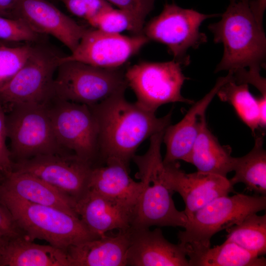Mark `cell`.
<instances>
[{"instance_id": "e575fe53", "label": "cell", "mask_w": 266, "mask_h": 266, "mask_svg": "<svg viewBox=\"0 0 266 266\" xmlns=\"http://www.w3.org/2000/svg\"><path fill=\"white\" fill-rule=\"evenodd\" d=\"M0 234L7 239L25 236L9 210L0 203Z\"/></svg>"}, {"instance_id": "4dcf8cb0", "label": "cell", "mask_w": 266, "mask_h": 266, "mask_svg": "<svg viewBox=\"0 0 266 266\" xmlns=\"http://www.w3.org/2000/svg\"><path fill=\"white\" fill-rule=\"evenodd\" d=\"M61 2L70 13L87 21L90 25L101 14L113 7L105 0H62Z\"/></svg>"}, {"instance_id": "8992f818", "label": "cell", "mask_w": 266, "mask_h": 266, "mask_svg": "<svg viewBox=\"0 0 266 266\" xmlns=\"http://www.w3.org/2000/svg\"><path fill=\"white\" fill-rule=\"evenodd\" d=\"M66 55L47 41L33 43L23 66L0 91L5 111L16 105L49 103L55 97V73Z\"/></svg>"}, {"instance_id": "74e56055", "label": "cell", "mask_w": 266, "mask_h": 266, "mask_svg": "<svg viewBox=\"0 0 266 266\" xmlns=\"http://www.w3.org/2000/svg\"><path fill=\"white\" fill-rule=\"evenodd\" d=\"M250 4L254 14L258 17L263 18L266 5V0H250Z\"/></svg>"}, {"instance_id": "30bf717a", "label": "cell", "mask_w": 266, "mask_h": 266, "mask_svg": "<svg viewBox=\"0 0 266 266\" xmlns=\"http://www.w3.org/2000/svg\"><path fill=\"white\" fill-rule=\"evenodd\" d=\"M220 14H204L185 9L175 3H166L162 12L148 22L143 34L149 40L165 44L173 60L185 66L190 64L187 51L198 48L207 41V36L199 31L202 22Z\"/></svg>"}, {"instance_id": "e0dca14e", "label": "cell", "mask_w": 266, "mask_h": 266, "mask_svg": "<svg viewBox=\"0 0 266 266\" xmlns=\"http://www.w3.org/2000/svg\"><path fill=\"white\" fill-rule=\"evenodd\" d=\"M233 79V72L219 78L213 88L201 99L193 105L182 119L174 125H169L165 130L163 142L166 146L163 162L170 163L182 160L187 162L193 144L199 133L207 108L219 89Z\"/></svg>"}, {"instance_id": "1f68e13d", "label": "cell", "mask_w": 266, "mask_h": 266, "mask_svg": "<svg viewBox=\"0 0 266 266\" xmlns=\"http://www.w3.org/2000/svg\"><path fill=\"white\" fill-rule=\"evenodd\" d=\"M128 13L133 18L137 34H143L145 20L153 10L156 0H105Z\"/></svg>"}, {"instance_id": "ffe728a7", "label": "cell", "mask_w": 266, "mask_h": 266, "mask_svg": "<svg viewBox=\"0 0 266 266\" xmlns=\"http://www.w3.org/2000/svg\"><path fill=\"white\" fill-rule=\"evenodd\" d=\"M105 166L93 167L89 189L133 211L142 188L140 181L130 176L129 166L115 159L108 158Z\"/></svg>"}, {"instance_id": "44dd1931", "label": "cell", "mask_w": 266, "mask_h": 266, "mask_svg": "<svg viewBox=\"0 0 266 266\" xmlns=\"http://www.w3.org/2000/svg\"><path fill=\"white\" fill-rule=\"evenodd\" d=\"M0 187L27 201L56 207L79 217L74 199L31 174L12 170L3 175Z\"/></svg>"}, {"instance_id": "5b68a950", "label": "cell", "mask_w": 266, "mask_h": 266, "mask_svg": "<svg viewBox=\"0 0 266 266\" xmlns=\"http://www.w3.org/2000/svg\"><path fill=\"white\" fill-rule=\"evenodd\" d=\"M0 203L9 210L30 240H44L67 252L71 246L96 238L79 217L56 207L27 201L0 187Z\"/></svg>"}, {"instance_id": "f35d334b", "label": "cell", "mask_w": 266, "mask_h": 266, "mask_svg": "<svg viewBox=\"0 0 266 266\" xmlns=\"http://www.w3.org/2000/svg\"><path fill=\"white\" fill-rule=\"evenodd\" d=\"M7 238L4 237L0 234V258L1 250L5 244L6 242L8 240Z\"/></svg>"}, {"instance_id": "52a82bcc", "label": "cell", "mask_w": 266, "mask_h": 266, "mask_svg": "<svg viewBox=\"0 0 266 266\" xmlns=\"http://www.w3.org/2000/svg\"><path fill=\"white\" fill-rule=\"evenodd\" d=\"M126 67L103 68L76 61L62 62L54 79L55 97L92 106L121 91Z\"/></svg>"}, {"instance_id": "277c9868", "label": "cell", "mask_w": 266, "mask_h": 266, "mask_svg": "<svg viewBox=\"0 0 266 266\" xmlns=\"http://www.w3.org/2000/svg\"><path fill=\"white\" fill-rule=\"evenodd\" d=\"M266 208V196L237 193L218 197L194 213L188 219L185 230L177 234L178 244L189 257L190 266L210 247L215 234Z\"/></svg>"}, {"instance_id": "836d02e7", "label": "cell", "mask_w": 266, "mask_h": 266, "mask_svg": "<svg viewBox=\"0 0 266 266\" xmlns=\"http://www.w3.org/2000/svg\"><path fill=\"white\" fill-rule=\"evenodd\" d=\"M259 70L240 69L233 72V80L236 83L251 84L256 87L262 94L266 96V78L260 74Z\"/></svg>"}, {"instance_id": "8d00e7d4", "label": "cell", "mask_w": 266, "mask_h": 266, "mask_svg": "<svg viewBox=\"0 0 266 266\" xmlns=\"http://www.w3.org/2000/svg\"><path fill=\"white\" fill-rule=\"evenodd\" d=\"M259 106V127L265 128L266 126V96H262L257 98Z\"/></svg>"}, {"instance_id": "d6a6232c", "label": "cell", "mask_w": 266, "mask_h": 266, "mask_svg": "<svg viewBox=\"0 0 266 266\" xmlns=\"http://www.w3.org/2000/svg\"><path fill=\"white\" fill-rule=\"evenodd\" d=\"M7 138L5 111L0 103V172L3 175L13 170L14 162L6 140Z\"/></svg>"}, {"instance_id": "cb8c5ba5", "label": "cell", "mask_w": 266, "mask_h": 266, "mask_svg": "<svg viewBox=\"0 0 266 266\" xmlns=\"http://www.w3.org/2000/svg\"><path fill=\"white\" fill-rule=\"evenodd\" d=\"M263 144V137L259 136L248 153L234 157L233 171L235 174L229 179L233 186L242 183L248 191L266 196V152Z\"/></svg>"}, {"instance_id": "ab89813d", "label": "cell", "mask_w": 266, "mask_h": 266, "mask_svg": "<svg viewBox=\"0 0 266 266\" xmlns=\"http://www.w3.org/2000/svg\"><path fill=\"white\" fill-rule=\"evenodd\" d=\"M53 3H55L58 2H61L62 0H47Z\"/></svg>"}, {"instance_id": "484cf974", "label": "cell", "mask_w": 266, "mask_h": 266, "mask_svg": "<svg viewBox=\"0 0 266 266\" xmlns=\"http://www.w3.org/2000/svg\"><path fill=\"white\" fill-rule=\"evenodd\" d=\"M216 95L233 107L238 117L255 134L259 127V106L257 98L250 93L248 85L236 83L233 79L224 84Z\"/></svg>"}, {"instance_id": "8fae6325", "label": "cell", "mask_w": 266, "mask_h": 266, "mask_svg": "<svg viewBox=\"0 0 266 266\" xmlns=\"http://www.w3.org/2000/svg\"><path fill=\"white\" fill-rule=\"evenodd\" d=\"M47 107L60 145L93 164L99 156L98 128L90 106L54 97Z\"/></svg>"}, {"instance_id": "7a4b0ae2", "label": "cell", "mask_w": 266, "mask_h": 266, "mask_svg": "<svg viewBox=\"0 0 266 266\" xmlns=\"http://www.w3.org/2000/svg\"><path fill=\"white\" fill-rule=\"evenodd\" d=\"M165 130L150 137L146 152L132 158L138 168L135 177L142 188L132 213L131 228L146 229L151 226L185 228L188 218L184 211L176 208L165 175L161 148Z\"/></svg>"}, {"instance_id": "d590c367", "label": "cell", "mask_w": 266, "mask_h": 266, "mask_svg": "<svg viewBox=\"0 0 266 266\" xmlns=\"http://www.w3.org/2000/svg\"><path fill=\"white\" fill-rule=\"evenodd\" d=\"M18 0H0V16L12 18Z\"/></svg>"}, {"instance_id": "ba28073f", "label": "cell", "mask_w": 266, "mask_h": 266, "mask_svg": "<svg viewBox=\"0 0 266 266\" xmlns=\"http://www.w3.org/2000/svg\"><path fill=\"white\" fill-rule=\"evenodd\" d=\"M47 104L19 105L5 111L10 151L16 162L70 151L62 147L55 137Z\"/></svg>"}, {"instance_id": "d6986e66", "label": "cell", "mask_w": 266, "mask_h": 266, "mask_svg": "<svg viewBox=\"0 0 266 266\" xmlns=\"http://www.w3.org/2000/svg\"><path fill=\"white\" fill-rule=\"evenodd\" d=\"M130 242L129 229L71 246L67 250L70 266H127Z\"/></svg>"}, {"instance_id": "d4e9b609", "label": "cell", "mask_w": 266, "mask_h": 266, "mask_svg": "<svg viewBox=\"0 0 266 266\" xmlns=\"http://www.w3.org/2000/svg\"><path fill=\"white\" fill-rule=\"evenodd\" d=\"M266 266V260L242 248L236 244L225 241L209 248L196 259L191 266Z\"/></svg>"}, {"instance_id": "4316f807", "label": "cell", "mask_w": 266, "mask_h": 266, "mask_svg": "<svg viewBox=\"0 0 266 266\" xmlns=\"http://www.w3.org/2000/svg\"><path fill=\"white\" fill-rule=\"evenodd\" d=\"M226 241L258 256L266 253V214H251L227 229Z\"/></svg>"}, {"instance_id": "f546056e", "label": "cell", "mask_w": 266, "mask_h": 266, "mask_svg": "<svg viewBox=\"0 0 266 266\" xmlns=\"http://www.w3.org/2000/svg\"><path fill=\"white\" fill-rule=\"evenodd\" d=\"M103 32L120 34L128 31L137 35L134 21L126 12L120 9L111 8L101 14L91 25Z\"/></svg>"}, {"instance_id": "83f0119b", "label": "cell", "mask_w": 266, "mask_h": 266, "mask_svg": "<svg viewBox=\"0 0 266 266\" xmlns=\"http://www.w3.org/2000/svg\"><path fill=\"white\" fill-rule=\"evenodd\" d=\"M33 43H0V91L13 78L30 56Z\"/></svg>"}, {"instance_id": "ac0fdd59", "label": "cell", "mask_w": 266, "mask_h": 266, "mask_svg": "<svg viewBox=\"0 0 266 266\" xmlns=\"http://www.w3.org/2000/svg\"><path fill=\"white\" fill-rule=\"evenodd\" d=\"M75 209L79 218L96 238L111 230L125 231L131 227V210L91 189L76 201Z\"/></svg>"}, {"instance_id": "6da1fadb", "label": "cell", "mask_w": 266, "mask_h": 266, "mask_svg": "<svg viewBox=\"0 0 266 266\" xmlns=\"http://www.w3.org/2000/svg\"><path fill=\"white\" fill-rule=\"evenodd\" d=\"M125 91L89 106L98 128L99 156L118 159L129 166L140 144L170 125L172 110L162 117L131 102Z\"/></svg>"}, {"instance_id": "2e32d148", "label": "cell", "mask_w": 266, "mask_h": 266, "mask_svg": "<svg viewBox=\"0 0 266 266\" xmlns=\"http://www.w3.org/2000/svg\"><path fill=\"white\" fill-rule=\"evenodd\" d=\"M127 266H190L184 249L165 238L159 228H130Z\"/></svg>"}, {"instance_id": "9c48e42d", "label": "cell", "mask_w": 266, "mask_h": 266, "mask_svg": "<svg viewBox=\"0 0 266 266\" xmlns=\"http://www.w3.org/2000/svg\"><path fill=\"white\" fill-rule=\"evenodd\" d=\"M182 65L173 60L166 62L143 61L126 67V79L136 96L135 102L154 113L168 103L193 104V100L181 95L183 83L189 79L183 74Z\"/></svg>"}, {"instance_id": "5bb4252c", "label": "cell", "mask_w": 266, "mask_h": 266, "mask_svg": "<svg viewBox=\"0 0 266 266\" xmlns=\"http://www.w3.org/2000/svg\"><path fill=\"white\" fill-rule=\"evenodd\" d=\"M12 18L22 20L35 32L55 37L71 53L88 29L47 0H18Z\"/></svg>"}, {"instance_id": "60d3db41", "label": "cell", "mask_w": 266, "mask_h": 266, "mask_svg": "<svg viewBox=\"0 0 266 266\" xmlns=\"http://www.w3.org/2000/svg\"><path fill=\"white\" fill-rule=\"evenodd\" d=\"M2 42H4L0 41V43H2Z\"/></svg>"}, {"instance_id": "f1b7e54d", "label": "cell", "mask_w": 266, "mask_h": 266, "mask_svg": "<svg viewBox=\"0 0 266 266\" xmlns=\"http://www.w3.org/2000/svg\"><path fill=\"white\" fill-rule=\"evenodd\" d=\"M48 35L34 31L22 20L0 16V41L9 43L39 42Z\"/></svg>"}, {"instance_id": "7c38bea8", "label": "cell", "mask_w": 266, "mask_h": 266, "mask_svg": "<svg viewBox=\"0 0 266 266\" xmlns=\"http://www.w3.org/2000/svg\"><path fill=\"white\" fill-rule=\"evenodd\" d=\"M93 168L92 163L68 151L14 162L12 170L33 175L77 201L89 189Z\"/></svg>"}, {"instance_id": "603a6c76", "label": "cell", "mask_w": 266, "mask_h": 266, "mask_svg": "<svg viewBox=\"0 0 266 266\" xmlns=\"http://www.w3.org/2000/svg\"><path fill=\"white\" fill-rule=\"evenodd\" d=\"M229 145H222L208 129L205 116L186 162L198 170L227 177L233 171L234 157Z\"/></svg>"}, {"instance_id": "3957f363", "label": "cell", "mask_w": 266, "mask_h": 266, "mask_svg": "<svg viewBox=\"0 0 266 266\" xmlns=\"http://www.w3.org/2000/svg\"><path fill=\"white\" fill-rule=\"evenodd\" d=\"M214 42L222 43L224 54L215 72L249 67L261 70L265 65L266 38L262 23L252 11L250 0H230L220 21L208 25Z\"/></svg>"}, {"instance_id": "7402d4cb", "label": "cell", "mask_w": 266, "mask_h": 266, "mask_svg": "<svg viewBox=\"0 0 266 266\" xmlns=\"http://www.w3.org/2000/svg\"><path fill=\"white\" fill-rule=\"evenodd\" d=\"M0 266H70L66 251L40 245L26 236L8 239L0 254Z\"/></svg>"}, {"instance_id": "4fadbf2b", "label": "cell", "mask_w": 266, "mask_h": 266, "mask_svg": "<svg viewBox=\"0 0 266 266\" xmlns=\"http://www.w3.org/2000/svg\"><path fill=\"white\" fill-rule=\"evenodd\" d=\"M149 41L143 34L129 36L88 28L75 50L61 63L76 61L103 68L119 67Z\"/></svg>"}, {"instance_id": "9a60e30c", "label": "cell", "mask_w": 266, "mask_h": 266, "mask_svg": "<svg viewBox=\"0 0 266 266\" xmlns=\"http://www.w3.org/2000/svg\"><path fill=\"white\" fill-rule=\"evenodd\" d=\"M164 166L166 181L170 188L182 198L183 211L188 219L214 199L233 192V186L227 177L199 171L187 173L180 168L178 161L164 163Z\"/></svg>"}]
</instances>
